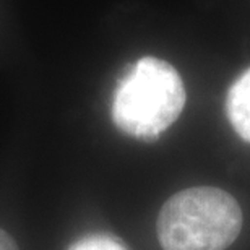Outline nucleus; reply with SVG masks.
<instances>
[{
    "label": "nucleus",
    "mask_w": 250,
    "mask_h": 250,
    "mask_svg": "<svg viewBox=\"0 0 250 250\" xmlns=\"http://www.w3.org/2000/svg\"><path fill=\"white\" fill-rule=\"evenodd\" d=\"M186 88L171 63L143 57L127 70L112 99V121L138 140H156L181 116Z\"/></svg>",
    "instance_id": "1"
},
{
    "label": "nucleus",
    "mask_w": 250,
    "mask_h": 250,
    "mask_svg": "<svg viewBox=\"0 0 250 250\" xmlns=\"http://www.w3.org/2000/svg\"><path fill=\"white\" fill-rule=\"evenodd\" d=\"M242 229V209L231 193L192 187L172 195L158 218L164 250H224Z\"/></svg>",
    "instance_id": "2"
},
{
    "label": "nucleus",
    "mask_w": 250,
    "mask_h": 250,
    "mask_svg": "<svg viewBox=\"0 0 250 250\" xmlns=\"http://www.w3.org/2000/svg\"><path fill=\"white\" fill-rule=\"evenodd\" d=\"M226 112L239 137L250 142V68H247L229 88Z\"/></svg>",
    "instance_id": "3"
},
{
    "label": "nucleus",
    "mask_w": 250,
    "mask_h": 250,
    "mask_svg": "<svg viewBox=\"0 0 250 250\" xmlns=\"http://www.w3.org/2000/svg\"><path fill=\"white\" fill-rule=\"evenodd\" d=\"M70 250H127L117 239H114L111 236H88L78 241L77 244H73Z\"/></svg>",
    "instance_id": "4"
},
{
    "label": "nucleus",
    "mask_w": 250,
    "mask_h": 250,
    "mask_svg": "<svg viewBox=\"0 0 250 250\" xmlns=\"http://www.w3.org/2000/svg\"><path fill=\"white\" fill-rule=\"evenodd\" d=\"M0 250H18L17 242L13 241V237L8 232H5L3 229H0Z\"/></svg>",
    "instance_id": "5"
}]
</instances>
